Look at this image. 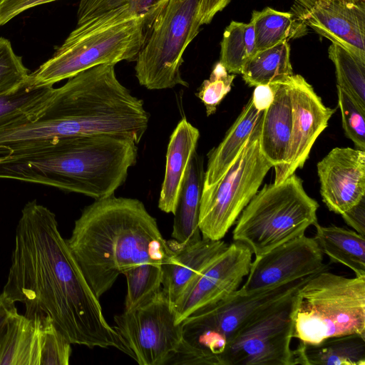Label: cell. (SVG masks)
<instances>
[{"label":"cell","mask_w":365,"mask_h":365,"mask_svg":"<svg viewBox=\"0 0 365 365\" xmlns=\"http://www.w3.org/2000/svg\"><path fill=\"white\" fill-rule=\"evenodd\" d=\"M3 292L24 304L25 316L49 317L71 344L117 349V334L61 236L56 215L36 200L21 210Z\"/></svg>","instance_id":"cell-1"},{"label":"cell","mask_w":365,"mask_h":365,"mask_svg":"<svg viewBox=\"0 0 365 365\" xmlns=\"http://www.w3.org/2000/svg\"><path fill=\"white\" fill-rule=\"evenodd\" d=\"M66 240L98 299L130 268L163 264L174 255L144 204L114 195L85 207Z\"/></svg>","instance_id":"cell-2"},{"label":"cell","mask_w":365,"mask_h":365,"mask_svg":"<svg viewBox=\"0 0 365 365\" xmlns=\"http://www.w3.org/2000/svg\"><path fill=\"white\" fill-rule=\"evenodd\" d=\"M137 145L129 138L106 134L56 139L0 155V179L101 200L124 183L136 163Z\"/></svg>","instance_id":"cell-3"},{"label":"cell","mask_w":365,"mask_h":365,"mask_svg":"<svg viewBox=\"0 0 365 365\" xmlns=\"http://www.w3.org/2000/svg\"><path fill=\"white\" fill-rule=\"evenodd\" d=\"M149 118L143 101L118 79L115 65L101 64L78 73L61 87H53L17 120L53 118L58 138L106 134L138 144Z\"/></svg>","instance_id":"cell-4"},{"label":"cell","mask_w":365,"mask_h":365,"mask_svg":"<svg viewBox=\"0 0 365 365\" xmlns=\"http://www.w3.org/2000/svg\"><path fill=\"white\" fill-rule=\"evenodd\" d=\"M314 274L251 294L237 290L194 312L181 322V341L168 364L223 365L236 336L269 309L293 296Z\"/></svg>","instance_id":"cell-5"},{"label":"cell","mask_w":365,"mask_h":365,"mask_svg":"<svg viewBox=\"0 0 365 365\" xmlns=\"http://www.w3.org/2000/svg\"><path fill=\"white\" fill-rule=\"evenodd\" d=\"M145 24L119 7L77 25L53 56L30 77L36 86H53L101 64L134 61L143 44Z\"/></svg>","instance_id":"cell-6"},{"label":"cell","mask_w":365,"mask_h":365,"mask_svg":"<svg viewBox=\"0 0 365 365\" xmlns=\"http://www.w3.org/2000/svg\"><path fill=\"white\" fill-rule=\"evenodd\" d=\"M329 270L313 275L294 295L292 336L301 342L365 336V277H346Z\"/></svg>","instance_id":"cell-7"},{"label":"cell","mask_w":365,"mask_h":365,"mask_svg":"<svg viewBox=\"0 0 365 365\" xmlns=\"http://www.w3.org/2000/svg\"><path fill=\"white\" fill-rule=\"evenodd\" d=\"M318 208L294 173L279 184L265 185L255 194L237 220L233 240L259 257L305 235L318 222Z\"/></svg>","instance_id":"cell-8"},{"label":"cell","mask_w":365,"mask_h":365,"mask_svg":"<svg viewBox=\"0 0 365 365\" xmlns=\"http://www.w3.org/2000/svg\"><path fill=\"white\" fill-rule=\"evenodd\" d=\"M200 0H168L153 20L135 59V76L149 90L188 87L182 55L202 26Z\"/></svg>","instance_id":"cell-9"},{"label":"cell","mask_w":365,"mask_h":365,"mask_svg":"<svg viewBox=\"0 0 365 365\" xmlns=\"http://www.w3.org/2000/svg\"><path fill=\"white\" fill-rule=\"evenodd\" d=\"M262 121V118L220 179L202 190L199 215L202 238L220 240L225 236L273 167L260 150Z\"/></svg>","instance_id":"cell-10"},{"label":"cell","mask_w":365,"mask_h":365,"mask_svg":"<svg viewBox=\"0 0 365 365\" xmlns=\"http://www.w3.org/2000/svg\"><path fill=\"white\" fill-rule=\"evenodd\" d=\"M117 349L140 365H165L182 339L173 305L160 289L148 302L114 317Z\"/></svg>","instance_id":"cell-11"},{"label":"cell","mask_w":365,"mask_h":365,"mask_svg":"<svg viewBox=\"0 0 365 365\" xmlns=\"http://www.w3.org/2000/svg\"><path fill=\"white\" fill-rule=\"evenodd\" d=\"M295 294L242 329L230 344L223 365H295L291 349Z\"/></svg>","instance_id":"cell-12"},{"label":"cell","mask_w":365,"mask_h":365,"mask_svg":"<svg viewBox=\"0 0 365 365\" xmlns=\"http://www.w3.org/2000/svg\"><path fill=\"white\" fill-rule=\"evenodd\" d=\"M291 13L300 34L308 26L365 63V0H294Z\"/></svg>","instance_id":"cell-13"},{"label":"cell","mask_w":365,"mask_h":365,"mask_svg":"<svg viewBox=\"0 0 365 365\" xmlns=\"http://www.w3.org/2000/svg\"><path fill=\"white\" fill-rule=\"evenodd\" d=\"M314 237L305 235L255 257L238 291L251 294L329 270Z\"/></svg>","instance_id":"cell-14"},{"label":"cell","mask_w":365,"mask_h":365,"mask_svg":"<svg viewBox=\"0 0 365 365\" xmlns=\"http://www.w3.org/2000/svg\"><path fill=\"white\" fill-rule=\"evenodd\" d=\"M252 252L233 242L185 290L174 304L177 323L194 312L216 303L237 291L248 274Z\"/></svg>","instance_id":"cell-15"},{"label":"cell","mask_w":365,"mask_h":365,"mask_svg":"<svg viewBox=\"0 0 365 365\" xmlns=\"http://www.w3.org/2000/svg\"><path fill=\"white\" fill-rule=\"evenodd\" d=\"M292 103V130L287 160L275 173L279 184L304 166L311 148L335 109L325 106L313 87L299 74L289 78Z\"/></svg>","instance_id":"cell-16"},{"label":"cell","mask_w":365,"mask_h":365,"mask_svg":"<svg viewBox=\"0 0 365 365\" xmlns=\"http://www.w3.org/2000/svg\"><path fill=\"white\" fill-rule=\"evenodd\" d=\"M322 201L341 215L365 197V151L334 148L317 163Z\"/></svg>","instance_id":"cell-17"},{"label":"cell","mask_w":365,"mask_h":365,"mask_svg":"<svg viewBox=\"0 0 365 365\" xmlns=\"http://www.w3.org/2000/svg\"><path fill=\"white\" fill-rule=\"evenodd\" d=\"M168 244L174 255L168 262L162 264L161 289L174 306L185 290L229 245L222 240L202 237L185 244L171 240Z\"/></svg>","instance_id":"cell-18"},{"label":"cell","mask_w":365,"mask_h":365,"mask_svg":"<svg viewBox=\"0 0 365 365\" xmlns=\"http://www.w3.org/2000/svg\"><path fill=\"white\" fill-rule=\"evenodd\" d=\"M290 77L284 82L275 83L274 97L264 112L259 134L261 152L272 165L275 173L285 164L291 144L292 103Z\"/></svg>","instance_id":"cell-19"},{"label":"cell","mask_w":365,"mask_h":365,"mask_svg":"<svg viewBox=\"0 0 365 365\" xmlns=\"http://www.w3.org/2000/svg\"><path fill=\"white\" fill-rule=\"evenodd\" d=\"M199 138V130L185 118L178 122L170 137L158 200L159 209L166 213H175L183 178Z\"/></svg>","instance_id":"cell-20"},{"label":"cell","mask_w":365,"mask_h":365,"mask_svg":"<svg viewBox=\"0 0 365 365\" xmlns=\"http://www.w3.org/2000/svg\"><path fill=\"white\" fill-rule=\"evenodd\" d=\"M203 158L195 150L187 167L174 215L172 238L179 244L202 238L199 215L204 187Z\"/></svg>","instance_id":"cell-21"},{"label":"cell","mask_w":365,"mask_h":365,"mask_svg":"<svg viewBox=\"0 0 365 365\" xmlns=\"http://www.w3.org/2000/svg\"><path fill=\"white\" fill-rule=\"evenodd\" d=\"M42 318L16 312L0 337V365H40Z\"/></svg>","instance_id":"cell-22"},{"label":"cell","mask_w":365,"mask_h":365,"mask_svg":"<svg viewBox=\"0 0 365 365\" xmlns=\"http://www.w3.org/2000/svg\"><path fill=\"white\" fill-rule=\"evenodd\" d=\"M264 112L256 108L250 98L222 142L208 153L203 189L216 183L229 169Z\"/></svg>","instance_id":"cell-23"},{"label":"cell","mask_w":365,"mask_h":365,"mask_svg":"<svg viewBox=\"0 0 365 365\" xmlns=\"http://www.w3.org/2000/svg\"><path fill=\"white\" fill-rule=\"evenodd\" d=\"M294 351L295 365H365V336L339 335L317 344L299 341Z\"/></svg>","instance_id":"cell-24"},{"label":"cell","mask_w":365,"mask_h":365,"mask_svg":"<svg viewBox=\"0 0 365 365\" xmlns=\"http://www.w3.org/2000/svg\"><path fill=\"white\" fill-rule=\"evenodd\" d=\"M313 237L322 253L331 262L352 270L355 276L365 277V237L354 230L317 222Z\"/></svg>","instance_id":"cell-25"},{"label":"cell","mask_w":365,"mask_h":365,"mask_svg":"<svg viewBox=\"0 0 365 365\" xmlns=\"http://www.w3.org/2000/svg\"><path fill=\"white\" fill-rule=\"evenodd\" d=\"M240 74L250 86L287 81L294 74L287 41L256 52L244 64Z\"/></svg>","instance_id":"cell-26"},{"label":"cell","mask_w":365,"mask_h":365,"mask_svg":"<svg viewBox=\"0 0 365 365\" xmlns=\"http://www.w3.org/2000/svg\"><path fill=\"white\" fill-rule=\"evenodd\" d=\"M220 46L219 62L229 73H241L244 64L257 52L252 22L231 21L224 31Z\"/></svg>","instance_id":"cell-27"},{"label":"cell","mask_w":365,"mask_h":365,"mask_svg":"<svg viewBox=\"0 0 365 365\" xmlns=\"http://www.w3.org/2000/svg\"><path fill=\"white\" fill-rule=\"evenodd\" d=\"M250 21L254 26L257 52L299 34L297 21L291 12L266 7L262 11H253Z\"/></svg>","instance_id":"cell-28"},{"label":"cell","mask_w":365,"mask_h":365,"mask_svg":"<svg viewBox=\"0 0 365 365\" xmlns=\"http://www.w3.org/2000/svg\"><path fill=\"white\" fill-rule=\"evenodd\" d=\"M328 54L335 66L336 86L365 110V63L334 43L329 46Z\"/></svg>","instance_id":"cell-29"},{"label":"cell","mask_w":365,"mask_h":365,"mask_svg":"<svg viewBox=\"0 0 365 365\" xmlns=\"http://www.w3.org/2000/svg\"><path fill=\"white\" fill-rule=\"evenodd\" d=\"M126 277L127 293L124 311L133 310L148 302L160 289L162 264L144 263L123 274Z\"/></svg>","instance_id":"cell-30"},{"label":"cell","mask_w":365,"mask_h":365,"mask_svg":"<svg viewBox=\"0 0 365 365\" xmlns=\"http://www.w3.org/2000/svg\"><path fill=\"white\" fill-rule=\"evenodd\" d=\"M168 0H81L77 12V25L119 7H126L134 16L141 17L146 32L157 14ZM145 32V34H146Z\"/></svg>","instance_id":"cell-31"},{"label":"cell","mask_w":365,"mask_h":365,"mask_svg":"<svg viewBox=\"0 0 365 365\" xmlns=\"http://www.w3.org/2000/svg\"><path fill=\"white\" fill-rule=\"evenodd\" d=\"M53 86H36L31 77L20 86L0 93V128L24 117Z\"/></svg>","instance_id":"cell-32"},{"label":"cell","mask_w":365,"mask_h":365,"mask_svg":"<svg viewBox=\"0 0 365 365\" xmlns=\"http://www.w3.org/2000/svg\"><path fill=\"white\" fill-rule=\"evenodd\" d=\"M42 318L40 365H68L71 344L60 333L49 317Z\"/></svg>","instance_id":"cell-33"},{"label":"cell","mask_w":365,"mask_h":365,"mask_svg":"<svg viewBox=\"0 0 365 365\" xmlns=\"http://www.w3.org/2000/svg\"><path fill=\"white\" fill-rule=\"evenodd\" d=\"M336 88L345 135L354 143L356 149L365 151V110L342 88L338 86Z\"/></svg>","instance_id":"cell-34"},{"label":"cell","mask_w":365,"mask_h":365,"mask_svg":"<svg viewBox=\"0 0 365 365\" xmlns=\"http://www.w3.org/2000/svg\"><path fill=\"white\" fill-rule=\"evenodd\" d=\"M30 73L11 42L0 37V93L20 86L29 79Z\"/></svg>","instance_id":"cell-35"},{"label":"cell","mask_w":365,"mask_h":365,"mask_svg":"<svg viewBox=\"0 0 365 365\" xmlns=\"http://www.w3.org/2000/svg\"><path fill=\"white\" fill-rule=\"evenodd\" d=\"M235 78V76L229 74L220 62L215 65L210 78L203 81L196 93L203 103L207 116L216 112L218 105L230 91Z\"/></svg>","instance_id":"cell-36"},{"label":"cell","mask_w":365,"mask_h":365,"mask_svg":"<svg viewBox=\"0 0 365 365\" xmlns=\"http://www.w3.org/2000/svg\"><path fill=\"white\" fill-rule=\"evenodd\" d=\"M54 1L56 0H0V26L31 8Z\"/></svg>","instance_id":"cell-37"},{"label":"cell","mask_w":365,"mask_h":365,"mask_svg":"<svg viewBox=\"0 0 365 365\" xmlns=\"http://www.w3.org/2000/svg\"><path fill=\"white\" fill-rule=\"evenodd\" d=\"M341 215L347 225L365 235V197Z\"/></svg>","instance_id":"cell-38"},{"label":"cell","mask_w":365,"mask_h":365,"mask_svg":"<svg viewBox=\"0 0 365 365\" xmlns=\"http://www.w3.org/2000/svg\"><path fill=\"white\" fill-rule=\"evenodd\" d=\"M275 93V83L255 86L251 96L254 106L259 110H265L272 103Z\"/></svg>","instance_id":"cell-39"},{"label":"cell","mask_w":365,"mask_h":365,"mask_svg":"<svg viewBox=\"0 0 365 365\" xmlns=\"http://www.w3.org/2000/svg\"><path fill=\"white\" fill-rule=\"evenodd\" d=\"M231 0H200L199 19L202 25L210 24L217 13L222 11Z\"/></svg>","instance_id":"cell-40"},{"label":"cell","mask_w":365,"mask_h":365,"mask_svg":"<svg viewBox=\"0 0 365 365\" xmlns=\"http://www.w3.org/2000/svg\"><path fill=\"white\" fill-rule=\"evenodd\" d=\"M16 312L15 302L2 292L0 294V337L5 331L10 318Z\"/></svg>","instance_id":"cell-41"}]
</instances>
